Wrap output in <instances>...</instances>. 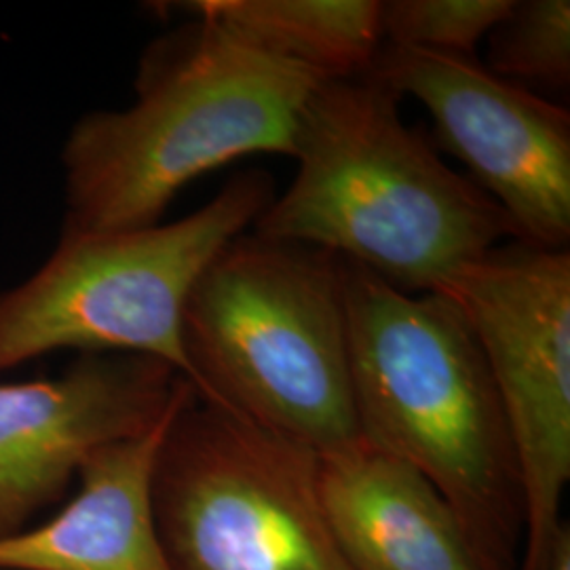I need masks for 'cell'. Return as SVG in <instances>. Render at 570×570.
Wrapping results in <instances>:
<instances>
[{"label": "cell", "mask_w": 570, "mask_h": 570, "mask_svg": "<svg viewBox=\"0 0 570 570\" xmlns=\"http://www.w3.org/2000/svg\"><path fill=\"white\" fill-rule=\"evenodd\" d=\"M322 75L266 53L225 23L190 16L144 49L121 110H94L63 150L61 233L161 225L188 184L249 155L294 157Z\"/></svg>", "instance_id": "obj_1"}, {"label": "cell", "mask_w": 570, "mask_h": 570, "mask_svg": "<svg viewBox=\"0 0 570 570\" xmlns=\"http://www.w3.org/2000/svg\"><path fill=\"white\" fill-rule=\"evenodd\" d=\"M320 494L351 570H482L449 501L391 454H320Z\"/></svg>", "instance_id": "obj_10"}, {"label": "cell", "mask_w": 570, "mask_h": 570, "mask_svg": "<svg viewBox=\"0 0 570 570\" xmlns=\"http://www.w3.org/2000/svg\"><path fill=\"white\" fill-rule=\"evenodd\" d=\"M362 442L421 471L449 501L482 570H520L527 508L489 362L461 308L343 261Z\"/></svg>", "instance_id": "obj_3"}, {"label": "cell", "mask_w": 570, "mask_h": 570, "mask_svg": "<svg viewBox=\"0 0 570 570\" xmlns=\"http://www.w3.org/2000/svg\"><path fill=\"white\" fill-rule=\"evenodd\" d=\"M487 41L492 75L550 102L569 94V0H513Z\"/></svg>", "instance_id": "obj_13"}, {"label": "cell", "mask_w": 570, "mask_h": 570, "mask_svg": "<svg viewBox=\"0 0 570 570\" xmlns=\"http://www.w3.org/2000/svg\"><path fill=\"white\" fill-rule=\"evenodd\" d=\"M178 7L324 79L367 75L383 47L379 0H197Z\"/></svg>", "instance_id": "obj_12"}, {"label": "cell", "mask_w": 570, "mask_h": 570, "mask_svg": "<svg viewBox=\"0 0 570 570\" xmlns=\"http://www.w3.org/2000/svg\"><path fill=\"white\" fill-rule=\"evenodd\" d=\"M428 108L440 148L499 205L518 242L569 249L570 115L469 56L383 42L370 72Z\"/></svg>", "instance_id": "obj_8"}, {"label": "cell", "mask_w": 570, "mask_h": 570, "mask_svg": "<svg viewBox=\"0 0 570 570\" xmlns=\"http://www.w3.org/2000/svg\"><path fill=\"white\" fill-rule=\"evenodd\" d=\"M193 389L136 353H81L56 379L0 385V539L60 503L96 450L157 428Z\"/></svg>", "instance_id": "obj_9"}, {"label": "cell", "mask_w": 570, "mask_h": 570, "mask_svg": "<svg viewBox=\"0 0 570 570\" xmlns=\"http://www.w3.org/2000/svg\"><path fill=\"white\" fill-rule=\"evenodd\" d=\"M150 503L171 570H351L322 505L320 454L197 391L165 429Z\"/></svg>", "instance_id": "obj_6"}, {"label": "cell", "mask_w": 570, "mask_h": 570, "mask_svg": "<svg viewBox=\"0 0 570 570\" xmlns=\"http://www.w3.org/2000/svg\"><path fill=\"white\" fill-rule=\"evenodd\" d=\"M438 292L465 315L505 410L527 508L520 570H546L570 480V249L511 239Z\"/></svg>", "instance_id": "obj_7"}, {"label": "cell", "mask_w": 570, "mask_h": 570, "mask_svg": "<svg viewBox=\"0 0 570 570\" xmlns=\"http://www.w3.org/2000/svg\"><path fill=\"white\" fill-rule=\"evenodd\" d=\"M140 438L96 450L77 497L39 529L0 539V570H171L150 503L155 459L178 407Z\"/></svg>", "instance_id": "obj_11"}, {"label": "cell", "mask_w": 570, "mask_h": 570, "mask_svg": "<svg viewBox=\"0 0 570 570\" xmlns=\"http://www.w3.org/2000/svg\"><path fill=\"white\" fill-rule=\"evenodd\" d=\"M372 75L324 79L306 100L296 178L254 233L326 249L406 294L438 292L515 237L508 214L454 171Z\"/></svg>", "instance_id": "obj_2"}, {"label": "cell", "mask_w": 570, "mask_h": 570, "mask_svg": "<svg viewBox=\"0 0 570 570\" xmlns=\"http://www.w3.org/2000/svg\"><path fill=\"white\" fill-rule=\"evenodd\" d=\"M546 570H570V529L567 522L558 530Z\"/></svg>", "instance_id": "obj_15"}, {"label": "cell", "mask_w": 570, "mask_h": 570, "mask_svg": "<svg viewBox=\"0 0 570 570\" xmlns=\"http://www.w3.org/2000/svg\"><path fill=\"white\" fill-rule=\"evenodd\" d=\"M183 346L205 402L317 454L362 444L338 256L245 230L193 285Z\"/></svg>", "instance_id": "obj_4"}, {"label": "cell", "mask_w": 570, "mask_h": 570, "mask_svg": "<svg viewBox=\"0 0 570 570\" xmlns=\"http://www.w3.org/2000/svg\"><path fill=\"white\" fill-rule=\"evenodd\" d=\"M275 199L265 169L235 174L197 212L169 225L61 233L47 263L0 294V372L61 348L161 360L190 383L186 298L205 266Z\"/></svg>", "instance_id": "obj_5"}, {"label": "cell", "mask_w": 570, "mask_h": 570, "mask_svg": "<svg viewBox=\"0 0 570 570\" xmlns=\"http://www.w3.org/2000/svg\"><path fill=\"white\" fill-rule=\"evenodd\" d=\"M513 0H387L381 2L383 42L475 58L480 42Z\"/></svg>", "instance_id": "obj_14"}]
</instances>
